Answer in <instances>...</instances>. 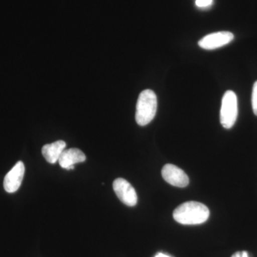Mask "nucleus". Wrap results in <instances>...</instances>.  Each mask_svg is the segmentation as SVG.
Segmentation results:
<instances>
[{"label":"nucleus","instance_id":"f257e3e1","mask_svg":"<svg viewBox=\"0 0 257 257\" xmlns=\"http://www.w3.org/2000/svg\"><path fill=\"white\" fill-rule=\"evenodd\" d=\"M209 216L207 206L197 202H188L179 205L173 212L176 221L181 224L196 225L205 222Z\"/></svg>","mask_w":257,"mask_h":257},{"label":"nucleus","instance_id":"f03ea898","mask_svg":"<svg viewBox=\"0 0 257 257\" xmlns=\"http://www.w3.org/2000/svg\"><path fill=\"white\" fill-rule=\"evenodd\" d=\"M157 98L156 94L151 89H145L140 93L137 103V123L140 126H145L151 122L156 115Z\"/></svg>","mask_w":257,"mask_h":257},{"label":"nucleus","instance_id":"7ed1b4c3","mask_svg":"<svg viewBox=\"0 0 257 257\" xmlns=\"http://www.w3.org/2000/svg\"><path fill=\"white\" fill-rule=\"evenodd\" d=\"M237 116V96L233 91H226L222 98L220 111V122L223 127L227 130L232 127Z\"/></svg>","mask_w":257,"mask_h":257},{"label":"nucleus","instance_id":"20e7f679","mask_svg":"<svg viewBox=\"0 0 257 257\" xmlns=\"http://www.w3.org/2000/svg\"><path fill=\"white\" fill-rule=\"evenodd\" d=\"M113 189L123 204L134 207L138 204V194L133 186L126 179L118 178L113 182Z\"/></svg>","mask_w":257,"mask_h":257},{"label":"nucleus","instance_id":"39448f33","mask_svg":"<svg viewBox=\"0 0 257 257\" xmlns=\"http://www.w3.org/2000/svg\"><path fill=\"white\" fill-rule=\"evenodd\" d=\"M234 38V35L230 32H214L203 37L198 44L204 50H213L225 46L232 41Z\"/></svg>","mask_w":257,"mask_h":257},{"label":"nucleus","instance_id":"423d86ee","mask_svg":"<svg viewBox=\"0 0 257 257\" xmlns=\"http://www.w3.org/2000/svg\"><path fill=\"white\" fill-rule=\"evenodd\" d=\"M162 175L166 182L175 187L183 188L189 184L188 176L177 166L170 164L164 166L162 170Z\"/></svg>","mask_w":257,"mask_h":257},{"label":"nucleus","instance_id":"0eeeda50","mask_svg":"<svg viewBox=\"0 0 257 257\" xmlns=\"http://www.w3.org/2000/svg\"><path fill=\"white\" fill-rule=\"evenodd\" d=\"M25 172V165L20 161L7 174L4 179V188L7 192L14 193L18 190L23 182Z\"/></svg>","mask_w":257,"mask_h":257},{"label":"nucleus","instance_id":"6e6552de","mask_svg":"<svg viewBox=\"0 0 257 257\" xmlns=\"http://www.w3.org/2000/svg\"><path fill=\"white\" fill-rule=\"evenodd\" d=\"M86 156L84 152L77 148H71L64 150L59 159V163L61 167L65 170H70L74 169V165L84 162Z\"/></svg>","mask_w":257,"mask_h":257},{"label":"nucleus","instance_id":"1a4fd4ad","mask_svg":"<svg viewBox=\"0 0 257 257\" xmlns=\"http://www.w3.org/2000/svg\"><path fill=\"white\" fill-rule=\"evenodd\" d=\"M66 143L62 140L55 142V143L47 144L42 149V153L45 160L50 164H55L65 150Z\"/></svg>","mask_w":257,"mask_h":257},{"label":"nucleus","instance_id":"9d476101","mask_svg":"<svg viewBox=\"0 0 257 257\" xmlns=\"http://www.w3.org/2000/svg\"><path fill=\"white\" fill-rule=\"evenodd\" d=\"M251 104H252L253 113L257 116V81L253 84V86Z\"/></svg>","mask_w":257,"mask_h":257},{"label":"nucleus","instance_id":"9b49d317","mask_svg":"<svg viewBox=\"0 0 257 257\" xmlns=\"http://www.w3.org/2000/svg\"><path fill=\"white\" fill-rule=\"evenodd\" d=\"M213 0H196V5L199 8H207L212 4Z\"/></svg>","mask_w":257,"mask_h":257},{"label":"nucleus","instance_id":"f8f14e48","mask_svg":"<svg viewBox=\"0 0 257 257\" xmlns=\"http://www.w3.org/2000/svg\"><path fill=\"white\" fill-rule=\"evenodd\" d=\"M231 257H242V251H237L234 253Z\"/></svg>","mask_w":257,"mask_h":257},{"label":"nucleus","instance_id":"ddd939ff","mask_svg":"<svg viewBox=\"0 0 257 257\" xmlns=\"http://www.w3.org/2000/svg\"><path fill=\"white\" fill-rule=\"evenodd\" d=\"M155 257H170V256H167V255L165 254V253H157V254L156 255V256H155Z\"/></svg>","mask_w":257,"mask_h":257}]
</instances>
